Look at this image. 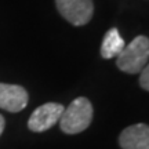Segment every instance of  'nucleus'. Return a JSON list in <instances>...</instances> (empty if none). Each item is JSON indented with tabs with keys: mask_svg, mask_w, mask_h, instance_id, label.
<instances>
[{
	"mask_svg": "<svg viewBox=\"0 0 149 149\" xmlns=\"http://www.w3.org/2000/svg\"><path fill=\"white\" fill-rule=\"evenodd\" d=\"M93 115H94V109L90 100L86 97L76 98L69 104V107L64 109L59 119L61 131L69 135L83 133L91 124Z\"/></svg>",
	"mask_w": 149,
	"mask_h": 149,
	"instance_id": "f257e3e1",
	"label": "nucleus"
},
{
	"mask_svg": "<svg viewBox=\"0 0 149 149\" xmlns=\"http://www.w3.org/2000/svg\"><path fill=\"white\" fill-rule=\"evenodd\" d=\"M149 59V39L139 35L131 43H128L123 51L117 55V68L130 74L139 73L148 64Z\"/></svg>",
	"mask_w": 149,
	"mask_h": 149,
	"instance_id": "f03ea898",
	"label": "nucleus"
},
{
	"mask_svg": "<svg viewBox=\"0 0 149 149\" xmlns=\"http://www.w3.org/2000/svg\"><path fill=\"white\" fill-rule=\"evenodd\" d=\"M55 6L59 14L74 26L88 24L94 14L93 0H55Z\"/></svg>",
	"mask_w": 149,
	"mask_h": 149,
	"instance_id": "7ed1b4c3",
	"label": "nucleus"
},
{
	"mask_svg": "<svg viewBox=\"0 0 149 149\" xmlns=\"http://www.w3.org/2000/svg\"><path fill=\"white\" fill-rule=\"evenodd\" d=\"M64 105L57 102H47L32 112L28 120V128L33 133H44L57 124L64 112Z\"/></svg>",
	"mask_w": 149,
	"mask_h": 149,
	"instance_id": "20e7f679",
	"label": "nucleus"
},
{
	"mask_svg": "<svg viewBox=\"0 0 149 149\" xmlns=\"http://www.w3.org/2000/svg\"><path fill=\"white\" fill-rule=\"evenodd\" d=\"M29 102L28 91L18 84L0 83V108L11 113L25 109Z\"/></svg>",
	"mask_w": 149,
	"mask_h": 149,
	"instance_id": "39448f33",
	"label": "nucleus"
},
{
	"mask_svg": "<svg viewBox=\"0 0 149 149\" xmlns=\"http://www.w3.org/2000/svg\"><path fill=\"white\" fill-rule=\"evenodd\" d=\"M119 144L122 149H149V124L137 123L124 128L120 133Z\"/></svg>",
	"mask_w": 149,
	"mask_h": 149,
	"instance_id": "423d86ee",
	"label": "nucleus"
},
{
	"mask_svg": "<svg viewBox=\"0 0 149 149\" xmlns=\"http://www.w3.org/2000/svg\"><path fill=\"white\" fill-rule=\"evenodd\" d=\"M126 47V43L120 36V33L116 28H111L102 40L101 44V57L105 59H111L113 57H117Z\"/></svg>",
	"mask_w": 149,
	"mask_h": 149,
	"instance_id": "0eeeda50",
	"label": "nucleus"
},
{
	"mask_svg": "<svg viewBox=\"0 0 149 149\" xmlns=\"http://www.w3.org/2000/svg\"><path fill=\"white\" fill-rule=\"evenodd\" d=\"M139 84L144 90L149 91V65H145V68L141 70L139 76Z\"/></svg>",
	"mask_w": 149,
	"mask_h": 149,
	"instance_id": "6e6552de",
	"label": "nucleus"
},
{
	"mask_svg": "<svg viewBox=\"0 0 149 149\" xmlns=\"http://www.w3.org/2000/svg\"><path fill=\"white\" fill-rule=\"evenodd\" d=\"M4 127H6V120H4V117L0 115V135L4 131Z\"/></svg>",
	"mask_w": 149,
	"mask_h": 149,
	"instance_id": "1a4fd4ad",
	"label": "nucleus"
}]
</instances>
